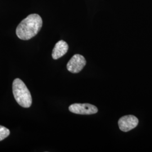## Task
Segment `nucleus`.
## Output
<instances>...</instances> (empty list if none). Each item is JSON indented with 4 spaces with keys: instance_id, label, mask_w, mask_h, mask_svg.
I'll list each match as a JSON object with an SVG mask.
<instances>
[{
    "instance_id": "4",
    "label": "nucleus",
    "mask_w": 152,
    "mask_h": 152,
    "mask_svg": "<svg viewBox=\"0 0 152 152\" xmlns=\"http://www.w3.org/2000/svg\"><path fill=\"white\" fill-rule=\"evenodd\" d=\"M86 64V60L81 55H73L68 62L66 68L68 71L72 73H78L83 69Z\"/></svg>"
},
{
    "instance_id": "7",
    "label": "nucleus",
    "mask_w": 152,
    "mask_h": 152,
    "mask_svg": "<svg viewBox=\"0 0 152 152\" xmlns=\"http://www.w3.org/2000/svg\"><path fill=\"white\" fill-rule=\"evenodd\" d=\"M10 130L5 127L0 125V141L4 140L10 135Z\"/></svg>"
},
{
    "instance_id": "6",
    "label": "nucleus",
    "mask_w": 152,
    "mask_h": 152,
    "mask_svg": "<svg viewBox=\"0 0 152 152\" xmlns=\"http://www.w3.org/2000/svg\"><path fill=\"white\" fill-rule=\"evenodd\" d=\"M68 45L63 40H60L55 44L53 50L52 57L54 60H57L63 56L68 50Z\"/></svg>"
},
{
    "instance_id": "1",
    "label": "nucleus",
    "mask_w": 152,
    "mask_h": 152,
    "mask_svg": "<svg viewBox=\"0 0 152 152\" xmlns=\"http://www.w3.org/2000/svg\"><path fill=\"white\" fill-rule=\"evenodd\" d=\"M42 26V19L37 14H33L23 19L16 28L18 37L22 40H29L37 34Z\"/></svg>"
},
{
    "instance_id": "3",
    "label": "nucleus",
    "mask_w": 152,
    "mask_h": 152,
    "mask_svg": "<svg viewBox=\"0 0 152 152\" xmlns=\"http://www.w3.org/2000/svg\"><path fill=\"white\" fill-rule=\"evenodd\" d=\"M72 113L82 115H90L98 113V109L95 105L88 103L73 104L69 107Z\"/></svg>"
},
{
    "instance_id": "5",
    "label": "nucleus",
    "mask_w": 152,
    "mask_h": 152,
    "mask_svg": "<svg viewBox=\"0 0 152 152\" xmlns=\"http://www.w3.org/2000/svg\"><path fill=\"white\" fill-rule=\"evenodd\" d=\"M118 124L121 130L128 132L136 127L139 124V120L133 115H127L122 117Z\"/></svg>"
},
{
    "instance_id": "2",
    "label": "nucleus",
    "mask_w": 152,
    "mask_h": 152,
    "mask_svg": "<svg viewBox=\"0 0 152 152\" xmlns=\"http://www.w3.org/2000/svg\"><path fill=\"white\" fill-rule=\"evenodd\" d=\"M12 92L16 102L23 108H29L32 103V98L25 83L19 78L12 83Z\"/></svg>"
}]
</instances>
